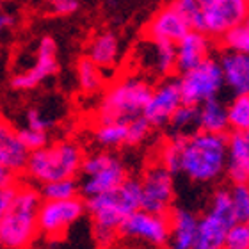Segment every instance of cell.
Segmentation results:
<instances>
[{
    "label": "cell",
    "mask_w": 249,
    "mask_h": 249,
    "mask_svg": "<svg viewBox=\"0 0 249 249\" xmlns=\"http://www.w3.org/2000/svg\"><path fill=\"white\" fill-rule=\"evenodd\" d=\"M78 0H47L48 11L55 16H70L78 11Z\"/></svg>",
    "instance_id": "obj_35"
},
{
    "label": "cell",
    "mask_w": 249,
    "mask_h": 249,
    "mask_svg": "<svg viewBox=\"0 0 249 249\" xmlns=\"http://www.w3.org/2000/svg\"><path fill=\"white\" fill-rule=\"evenodd\" d=\"M75 77H77L78 89L84 94H96L105 86V71L88 57L78 59Z\"/></svg>",
    "instance_id": "obj_25"
},
{
    "label": "cell",
    "mask_w": 249,
    "mask_h": 249,
    "mask_svg": "<svg viewBox=\"0 0 249 249\" xmlns=\"http://www.w3.org/2000/svg\"><path fill=\"white\" fill-rule=\"evenodd\" d=\"M29 155L31 151L21 142L18 130L5 120H0V164L20 177L25 173Z\"/></svg>",
    "instance_id": "obj_19"
},
{
    "label": "cell",
    "mask_w": 249,
    "mask_h": 249,
    "mask_svg": "<svg viewBox=\"0 0 249 249\" xmlns=\"http://www.w3.org/2000/svg\"><path fill=\"white\" fill-rule=\"evenodd\" d=\"M197 4L201 9L199 32L217 41L240 25L249 13V4L246 0H197Z\"/></svg>",
    "instance_id": "obj_10"
},
{
    "label": "cell",
    "mask_w": 249,
    "mask_h": 249,
    "mask_svg": "<svg viewBox=\"0 0 249 249\" xmlns=\"http://www.w3.org/2000/svg\"><path fill=\"white\" fill-rule=\"evenodd\" d=\"M134 62L141 73L148 77L167 78L177 71V52L171 43L153 41L144 37L134 50Z\"/></svg>",
    "instance_id": "obj_16"
},
{
    "label": "cell",
    "mask_w": 249,
    "mask_h": 249,
    "mask_svg": "<svg viewBox=\"0 0 249 249\" xmlns=\"http://www.w3.org/2000/svg\"><path fill=\"white\" fill-rule=\"evenodd\" d=\"M167 235H169L167 215L148 212L142 208L130 213L118 230V237L123 242L144 249L166 248Z\"/></svg>",
    "instance_id": "obj_9"
},
{
    "label": "cell",
    "mask_w": 249,
    "mask_h": 249,
    "mask_svg": "<svg viewBox=\"0 0 249 249\" xmlns=\"http://www.w3.org/2000/svg\"><path fill=\"white\" fill-rule=\"evenodd\" d=\"M15 21H16V18L11 15V13L0 11V36L5 34L7 31H11V29L15 27Z\"/></svg>",
    "instance_id": "obj_38"
},
{
    "label": "cell",
    "mask_w": 249,
    "mask_h": 249,
    "mask_svg": "<svg viewBox=\"0 0 249 249\" xmlns=\"http://www.w3.org/2000/svg\"><path fill=\"white\" fill-rule=\"evenodd\" d=\"M235 223L228 187L212 192L207 208L197 215V231L192 249H224L230 226Z\"/></svg>",
    "instance_id": "obj_6"
},
{
    "label": "cell",
    "mask_w": 249,
    "mask_h": 249,
    "mask_svg": "<svg viewBox=\"0 0 249 249\" xmlns=\"http://www.w3.org/2000/svg\"><path fill=\"white\" fill-rule=\"evenodd\" d=\"M189 31L192 29L189 27L185 18L173 7V4H167L157 11L146 23L144 36L153 41L177 45Z\"/></svg>",
    "instance_id": "obj_17"
},
{
    "label": "cell",
    "mask_w": 249,
    "mask_h": 249,
    "mask_svg": "<svg viewBox=\"0 0 249 249\" xmlns=\"http://www.w3.org/2000/svg\"><path fill=\"white\" fill-rule=\"evenodd\" d=\"M171 4L185 18L192 31H201V9L197 0H173Z\"/></svg>",
    "instance_id": "obj_32"
},
{
    "label": "cell",
    "mask_w": 249,
    "mask_h": 249,
    "mask_svg": "<svg viewBox=\"0 0 249 249\" xmlns=\"http://www.w3.org/2000/svg\"><path fill=\"white\" fill-rule=\"evenodd\" d=\"M43 197L32 183H16L13 199L0 217V248L27 249L39 235L37 212Z\"/></svg>",
    "instance_id": "obj_3"
},
{
    "label": "cell",
    "mask_w": 249,
    "mask_h": 249,
    "mask_svg": "<svg viewBox=\"0 0 249 249\" xmlns=\"http://www.w3.org/2000/svg\"><path fill=\"white\" fill-rule=\"evenodd\" d=\"M59 71L57 43L52 36H43L37 41L34 61L11 77V88L15 91H32Z\"/></svg>",
    "instance_id": "obj_13"
},
{
    "label": "cell",
    "mask_w": 249,
    "mask_h": 249,
    "mask_svg": "<svg viewBox=\"0 0 249 249\" xmlns=\"http://www.w3.org/2000/svg\"><path fill=\"white\" fill-rule=\"evenodd\" d=\"M82 160L84 151L78 142L70 139L55 141L31 151L23 175L36 185H45L64 178H77Z\"/></svg>",
    "instance_id": "obj_5"
},
{
    "label": "cell",
    "mask_w": 249,
    "mask_h": 249,
    "mask_svg": "<svg viewBox=\"0 0 249 249\" xmlns=\"http://www.w3.org/2000/svg\"><path fill=\"white\" fill-rule=\"evenodd\" d=\"M169 235H167V249H192L197 231V213L191 208L177 207L167 213Z\"/></svg>",
    "instance_id": "obj_21"
},
{
    "label": "cell",
    "mask_w": 249,
    "mask_h": 249,
    "mask_svg": "<svg viewBox=\"0 0 249 249\" xmlns=\"http://www.w3.org/2000/svg\"><path fill=\"white\" fill-rule=\"evenodd\" d=\"M219 64L224 78V88L233 94L249 93V53L224 48L219 55Z\"/></svg>",
    "instance_id": "obj_20"
},
{
    "label": "cell",
    "mask_w": 249,
    "mask_h": 249,
    "mask_svg": "<svg viewBox=\"0 0 249 249\" xmlns=\"http://www.w3.org/2000/svg\"><path fill=\"white\" fill-rule=\"evenodd\" d=\"M150 123L141 116L130 121H100L93 130V141L102 150H120L142 144L151 134Z\"/></svg>",
    "instance_id": "obj_14"
},
{
    "label": "cell",
    "mask_w": 249,
    "mask_h": 249,
    "mask_svg": "<svg viewBox=\"0 0 249 249\" xmlns=\"http://www.w3.org/2000/svg\"><path fill=\"white\" fill-rule=\"evenodd\" d=\"M212 41L207 34L199 31H189L180 41L175 45L177 52V71H189L208 57H212Z\"/></svg>",
    "instance_id": "obj_18"
},
{
    "label": "cell",
    "mask_w": 249,
    "mask_h": 249,
    "mask_svg": "<svg viewBox=\"0 0 249 249\" xmlns=\"http://www.w3.org/2000/svg\"><path fill=\"white\" fill-rule=\"evenodd\" d=\"M167 126L171 128V135H189L197 132V107L183 104L175 112Z\"/></svg>",
    "instance_id": "obj_27"
},
{
    "label": "cell",
    "mask_w": 249,
    "mask_h": 249,
    "mask_svg": "<svg viewBox=\"0 0 249 249\" xmlns=\"http://www.w3.org/2000/svg\"><path fill=\"white\" fill-rule=\"evenodd\" d=\"M86 213V201L71 199H43L37 212V228L47 239H61Z\"/></svg>",
    "instance_id": "obj_12"
},
{
    "label": "cell",
    "mask_w": 249,
    "mask_h": 249,
    "mask_svg": "<svg viewBox=\"0 0 249 249\" xmlns=\"http://www.w3.org/2000/svg\"><path fill=\"white\" fill-rule=\"evenodd\" d=\"M159 162L177 177L196 185H212L226 175L228 137L208 132L171 135L162 144Z\"/></svg>",
    "instance_id": "obj_1"
},
{
    "label": "cell",
    "mask_w": 249,
    "mask_h": 249,
    "mask_svg": "<svg viewBox=\"0 0 249 249\" xmlns=\"http://www.w3.org/2000/svg\"><path fill=\"white\" fill-rule=\"evenodd\" d=\"M18 135H20L21 142L27 146L29 151L39 150L43 146H47L50 142V134L48 132H41V130H32L27 126L18 128Z\"/></svg>",
    "instance_id": "obj_34"
},
{
    "label": "cell",
    "mask_w": 249,
    "mask_h": 249,
    "mask_svg": "<svg viewBox=\"0 0 249 249\" xmlns=\"http://www.w3.org/2000/svg\"><path fill=\"white\" fill-rule=\"evenodd\" d=\"M183 104L201 105L208 100L221 98L224 89V78L217 59L208 57L196 68L180 73L178 77Z\"/></svg>",
    "instance_id": "obj_8"
},
{
    "label": "cell",
    "mask_w": 249,
    "mask_h": 249,
    "mask_svg": "<svg viewBox=\"0 0 249 249\" xmlns=\"http://www.w3.org/2000/svg\"><path fill=\"white\" fill-rule=\"evenodd\" d=\"M16 180H18V177H16L15 173L9 171L7 167H4L2 164H0V189L16 185V183H18Z\"/></svg>",
    "instance_id": "obj_36"
},
{
    "label": "cell",
    "mask_w": 249,
    "mask_h": 249,
    "mask_svg": "<svg viewBox=\"0 0 249 249\" xmlns=\"http://www.w3.org/2000/svg\"><path fill=\"white\" fill-rule=\"evenodd\" d=\"M224 249H249V223H233L230 226Z\"/></svg>",
    "instance_id": "obj_33"
},
{
    "label": "cell",
    "mask_w": 249,
    "mask_h": 249,
    "mask_svg": "<svg viewBox=\"0 0 249 249\" xmlns=\"http://www.w3.org/2000/svg\"><path fill=\"white\" fill-rule=\"evenodd\" d=\"M39 194L43 199H71L80 194L77 178H64V180H55L48 182L45 185H39Z\"/></svg>",
    "instance_id": "obj_28"
},
{
    "label": "cell",
    "mask_w": 249,
    "mask_h": 249,
    "mask_svg": "<svg viewBox=\"0 0 249 249\" xmlns=\"http://www.w3.org/2000/svg\"><path fill=\"white\" fill-rule=\"evenodd\" d=\"M226 177L231 183H249V130L233 132L228 137Z\"/></svg>",
    "instance_id": "obj_22"
},
{
    "label": "cell",
    "mask_w": 249,
    "mask_h": 249,
    "mask_svg": "<svg viewBox=\"0 0 249 249\" xmlns=\"http://www.w3.org/2000/svg\"><path fill=\"white\" fill-rule=\"evenodd\" d=\"M221 41H223L224 48L249 53V18H246L240 25L231 29Z\"/></svg>",
    "instance_id": "obj_30"
},
{
    "label": "cell",
    "mask_w": 249,
    "mask_h": 249,
    "mask_svg": "<svg viewBox=\"0 0 249 249\" xmlns=\"http://www.w3.org/2000/svg\"><path fill=\"white\" fill-rule=\"evenodd\" d=\"M88 59L100 66L104 71L114 70L121 61V41L114 32L105 31L100 32L89 41L88 45Z\"/></svg>",
    "instance_id": "obj_23"
},
{
    "label": "cell",
    "mask_w": 249,
    "mask_h": 249,
    "mask_svg": "<svg viewBox=\"0 0 249 249\" xmlns=\"http://www.w3.org/2000/svg\"><path fill=\"white\" fill-rule=\"evenodd\" d=\"M246 2H248V4H249V0H246Z\"/></svg>",
    "instance_id": "obj_39"
},
{
    "label": "cell",
    "mask_w": 249,
    "mask_h": 249,
    "mask_svg": "<svg viewBox=\"0 0 249 249\" xmlns=\"http://www.w3.org/2000/svg\"><path fill=\"white\" fill-rule=\"evenodd\" d=\"M141 208L139 180L126 178L112 191L86 197V212L93 223L94 239L102 248H110L118 239V230L130 213Z\"/></svg>",
    "instance_id": "obj_2"
},
{
    "label": "cell",
    "mask_w": 249,
    "mask_h": 249,
    "mask_svg": "<svg viewBox=\"0 0 249 249\" xmlns=\"http://www.w3.org/2000/svg\"><path fill=\"white\" fill-rule=\"evenodd\" d=\"M228 109V124L233 132L249 130V93L233 94V98L226 104Z\"/></svg>",
    "instance_id": "obj_26"
},
{
    "label": "cell",
    "mask_w": 249,
    "mask_h": 249,
    "mask_svg": "<svg viewBox=\"0 0 249 249\" xmlns=\"http://www.w3.org/2000/svg\"><path fill=\"white\" fill-rule=\"evenodd\" d=\"M182 105L183 98L178 78H162L160 82L151 89L150 98L142 110V118L150 123L151 128H164L169 124L175 112Z\"/></svg>",
    "instance_id": "obj_15"
},
{
    "label": "cell",
    "mask_w": 249,
    "mask_h": 249,
    "mask_svg": "<svg viewBox=\"0 0 249 249\" xmlns=\"http://www.w3.org/2000/svg\"><path fill=\"white\" fill-rule=\"evenodd\" d=\"M228 191L235 223H249V183H231Z\"/></svg>",
    "instance_id": "obj_29"
},
{
    "label": "cell",
    "mask_w": 249,
    "mask_h": 249,
    "mask_svg": "<svg viewBox=\"0 0 249 249\" xmlns=\"http://www.w3.org/2000/svg\"><path fill=\"white\" fill-rule=\"evenodd\" d=\"M23 126L50 134V130L55 126V120L52 116H48L41 107H29L23 114Z\"/></svg>",
    "instance_id": "obj_31"
},
{
    "label": "cell",
    "mask_w": 249,
    "mask_h": 249,
    "mask_svg": "<svg viewBox=\"0 0 249 249\" xmlns=\"http://www.w3.org/2000/svg\"><path fill=\"white\" fill-rule=\"evenodd\" d=\"M151 82L141 73H126L107 86L96 107V123L100 121H130L142 116L151 94Z\"/></svg>",
    "instance_id": "obj_4"
},
{
    "label": "cell",
    "mask_w": 249,
    "mask_h": 249,
    "mask_svg": "<svg viewBox=\"0 0 249 249\" xmlns=\"http://www.w3.org/2000/svg\"><path fill=\"white\" fill-rule=\"evenodd\" d=\"M197 107V130L208 134L224 135L230 128L228 124V109L221 98L208 100Z\"/></svg>",
    "instance_id": "obj_24"
},
{
    "label": "cell",
    "mask_w": 249,
    "mask_h": 249,
    "mask_svg": "<svg viewBox=\"0 0 249 249\" xmlns=\"http://www.w3.org/2000/svg\"><path fill=\"white\" fill-rule=\"evenodd\" d=\"M15 189H16V185H13V187H5V189H0V217H2V213H4V210L7 208V205L11 203V199H13Z\"/></svg>",
    "instance_id": "obj_37"
},
{
    "label": "cell",
    "mask_w": 249,
    "mask_h": 249,
    "mask_svg": "<svg viewBox=\"0 0 249 249\" xmlns=\"http://www.w3.org/2000/svg\"><path fill=\"white\" fill-rule=\"evenodd\" d=\"M141 208L153 213L167 215L171 212L177 197L175 175L160 162L150 166L139 180Z\"/></svg>",
    "instance_id": "obj_11"
},
{
    "label": "cell",
    "mask_w": 249,
    "mask_h": 249,
    "mask_svg": "<svg viewBox=\"0 0 249 249\" xmlns=\"http://www.w3.org/2000/svg\"><path fill=\"white\" fill-rule=\"evenodd\" d=\"M78 187L86 197L112 191L128 178V171L120 157L109 150L94 151L84 155L82 167L78 173Z\"/></svg>",
    "instance_id": "obj_7"
}]
</instances>
